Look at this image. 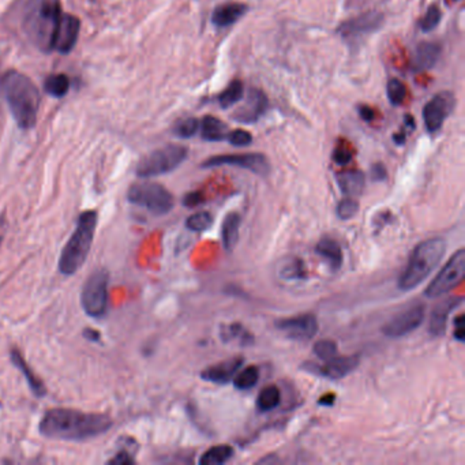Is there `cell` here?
Here are the masks:
<instances>
[{
    "label": "cell",
    "mask_w": 465,
    "mask_h": 465,
    "mask_svg": "<svg viewBox=\"0 0 465 465\" xmlns=\"http://www.w3.org/2000/svg\"><path fill=\"white\" fill-rule=\"evenodd\" d=\"M114 422L107 413H89L71 408H52L41 418L40 434L49 440L81 442L105 434Z\"/></svg>",
    "instance_id": "cell-1"
},
{
    "label": "cell",
    "mask_w": 465,
    "mask_h": 465,
    "mask_svg": "<svg viewBox=\"0 0 465 465\" xmlns=\"http://www.w3.org/2000/svg\"><path fill=\"white\" fill-rule=\"evenodd\" d=\"M0 93L20 128H32L36 124L40 93L29 77L17 70L6 71L0 78Z\"/></svg>",
    "instance_id": "cell-2"
},
{
    "label": "cell",
    "mask_w": 465,
    "mask_h": 465,
    "mask_svg": "<svg viewBox=\"0 0 465 465\" xmlns=\"http://www.w3.org/2000/svg\"><path fill=\"white\" fill-rule=\"evenodd\" d=\"M99 215L96 210L82 212L77 227L61 250L58 269L64 276H73L86 261L97 228Z\"/></svg>",
    "instance_id": "cell-3"
},
{
    "label": "cell",
    "mask_w": 465,
    "mask_h": 465,
    "mask_svg": "<svg viewBox=\"0 0 465 465\" xmlns=\"http://www.w3.org/2000/svg\"><path fill=\"white\" fill-rule=\"evenodd\" d=\"M445 251L446 243L442 238H433L419 243L399 277V288L401 291H411L419 286L442 261Z\"/></svg>",
    "instance_id": "cell-4"
},
{
    "label": "cell",
    "mask_w": 465,
    "mask_h": 465,
    "mask_svg": "<svg viewBox=\"0 0 465 465\" xmlns=\"http://www.w3.org/2000/svg\"><path fill=\"white\" fill-rule=\"evenodd\" d=\"M61 16L58 0H30L26 28L36 44L47 51L52 49V41Z\"/></svg>",
    "instance_id": "cell-5"
},
{
    "label": "cell",
    "mask_w": 465,
    "mask_h": 465,
    "mask_svg": "<svg viewBox=\"0 0 465 465\" xmlns=\"http://www.w3.org/2000/svg\"><path fill=\"white\" fill-rule=\"evenodd\" d=\"M127 201L145 207L152 215L162 216L174 209V195L164 186L155 182L134 183L127 191Z\"/></svg>",
    "instance_id": "cell-6"
},
{
    "label": "cell",
    "mask_w": 465,
    "mask_h": 465,
    "mask_svg": "<svg viewBox=\"0 0 465 465\" xmlns=\"http://www.w3.org/2000/svg\"><path fill=\"white\" fill-rule=\"evenodd\" d=\"M187 155L186 146L167 145L142 159L137 165V175L142 179H149L169 174L187 159Z\"/></svg>",
    "instance_id": "cell-7"
},
{
    "label": "cell",
    "mask_w": 465,
    "mask_h": 465,
    "mask_svg": "<svg viewBox=\"0 0 465 465\" xmlns=\"http://www.w3.org/2000/svg\"><path fill=\"white\" fill-rule=\"evenodd\" d=\"M108 270L99 267L86 279L81 291V306L85 314L90 318H102L108 311Z\"/></svg>",
    "instance_id": "cell-8"
},
{
    "label": "cell",
    "mask_w": 465,
    "mask_h": 465,
    "mask_svg": "<svg viewBox=\"0 0 465 465\" xmlns=\"http://www.w3.org/2000/svg\"><path fill=\"white\" fill-rule=\"evenodd\" d=\"M465 274V250L456 251L450 260L444 265L441 272L425 288V296L428 299H437L444 296L449 291L463 282Z\"/></svg>",
    "instance_id": "cell-9"
},
{
    "label": "cell",
    "mask_w": 465,
    "mask_h": 465,
    "mask_svg": "<svg viewBox=\"0 0 465 465\" xmlns=\"http://www.w3.org/2000/svg\"><path fill=\"white\" fill-rule=\"evenodd\" d=\"M238 167L247 169L255 175L266 176L270 171L267 159L261 153H242V155H222L209 157L203 162V168H215V167Z\"/></svg>",
    "instance_id": "cell-10"
},
{
    "label": "cell",
    "mask_w": 465,
    "mask_h": 465,
    "mask_svg": "<svg viewBox=\"0 0 465 465\" xmlns=\"http://www.w3.org/2000/svg\"><path fill=\"white\" fill-rule=\"evenodd\" d=\"M425 317V304H415L403 313L397 314L396 317H393L387 324H385L382 332L385 336L392 339L404 337L423 324Z\"/></svg>",
    "instance_id": "cell-11"
},
{
    "label": "cell",
    "mask_w": 465,
    "mask_h": 465,
    "mask_svg": "<svg viewBox=\"0 0 465 465\" xmlns=\"http://www.w3.org/2000/svg\"><path fill=\"white\" fill-rule=\"evenodd\" d=\"M454 108V96L452 92H441L427 102L423 109V119L428 133L434 134L441 130L447 116Z\"/></svg>",
    "instance_id": "cell-12"
},
{
    "label": "cell",
    "mask_w": 465,
    "mask_h": 465,
    "mask_svg": "<svg viewBox=\"0 0 465 465\" xmlns=\"http://www.w3.org/2000/svg\"><path fill=\"white\" fill-rule=\"evenodd\" d=\"M274 326L295 342H308L318 332V321L314 314H302L296 317L277 320Z\"/></svg>",
    "instance_id": "cell-13"
},
{
    "label": "cell",
    "mask_w": 465,
    "mask_h": 465,
    "mask_svg": "<svg viewBox=\"0 0 465 465\" xmlns=\"http://www.w3.org/2000/svg\"><path fill=\"white\" fill-rule=\"evenodd\" d=\"M359 366V356H334L332 359L325 361L324 364L306 363L302 366L303 370H307L311 374L318 377H325L329 380H342L356 370Z\"/></svg>",
    "instance_id": "cell-14"
},
{
    "label": "cell",
    "mask_w": 465,
    "mask_h": 465,
    "mask_svg": "<svg viewBox=\"0 0 465 465\" xmlns=\"http://www.w3.org/2000/svg\"><path fill=\"white\" fill-rule=\"evenodd\" d=\"M384 23V16L378 11H370L356 18L346 20L340 28L339 33L345 40H358L366 35L375 32Z\"/></svg>",
    "instance_id": "cell-15"
},
{
    "label": "cell",
    "mask_w": 465,
    "mask_h": 465,
    "mask_svg": "<svg viewBox=\"0 0 465 465\" xmlns=\"http://www.w3.org/2000/svg\"><path fill=\"white\" fill-rule=\"evenodd\" d=\"M80 28L81 23L77 17L70 14H63L54 36L52 49L61 54H68L77 44Z\"/></svg>",
    "instance_id": "cell-16"
},
{
    "label": "cell",
    "mask_w": 465,
    "mask_h": 465,
    "mask_svg": "<svg viewBox=\"0 0 465 465\" xmlns=\"http://www.w3.org/2000/svg\"><path fill=\"white\" fill-rule=\"evenodd\" d=\"M267 108V97L258 89H251L247 95V100L235 112L232 119L247 124L258 121Z\"/></svg>",
    "instance_id": "cell-17"
},
{
    "label": "cell",
    "mask_w": 465,
    "mask_h": 465,
    "mask_svg": "<svg viewBox=\"0 0 465 465\" xmlns=\"http://www.w3.org/2000/svg\"><path fill=\"white\" fill-rule=\"evenodd\" d=\"M244 363L242 356H234L231 359L223 361L220 363L213 364L203 370L201 373V378L203 381L212 382V384L225 385L234 380L236 373Z\"/></svg>",
    "instance_id": "cell-18"
},
{
    "label": "cell",
    "mask_w": 465,
    "mask_h": 465,
    "mask_svg": "<svg viewBox=\"0 0 465 465\" xmlns=\"http://www.w3.org/2000/svg\"><path fill=\"white\" fill-rule=\"evenodd\" d=\"M463 304V298L461 296H454L445 299L444 302L435 306V308L431 313L430 318V325H428V332L434 337H440L445 333L446 325H447V318L453 310H456L459 306Z\"/></svg>",
    "instance_id": "cell-19"
},
{
    "label": "cell",
    "mask_w": 465,
    "mask_h": 465,
    "mask_svg": "<svg viewBox=\"0 0 465 465\" xmlns=\"http://www.w3.org/2000/svg\"><path fill=\"white\" fill-rule=\"evenodd\" d=\"M442 48L440 44L435 42H422L418 45L413 61H412V70L413 71H425L433 68L437 61H440Z\"/></svg>",
    "instance_id": "cell-20"
},
{
    "label": "cell",
    "mask_w": 465,
    "mask_h": 465,
    "mask_svg": "<svg viewBox=\"0 0 465 465\" xmlns=\"http://www.w3.org/2000/svg\"><path fill=\"white\" fill-rule=\"evenodd\" d=\"M315 253L324 260L330 270L337 272L344 262V255L340 244L332 238L324 236L315 246Z\"/></svg>",
    "instance_id": "cell-21"
},
{
    "label": "cell",
    "mask_w": 465,
    "mask_h": 465,
    "mask_svg": "<svg viewBox=\"0 0 465 465\" xmlns=\"http://www.w3.org/2000/svg\"><path fill=\"white\" fill-rule=\"evenodd\" d=\"M247 6L243 3H225L215 8L212 22L217 28H228L242 18L247 13Z\"/></svg>",
    "instance_id": "cell-22"
},
{
    "label": "cell",
    "mask_w": 465,
    "mask_h": 465,
    "mask_svg": "<svg viewBox=\"0 0 465 465\" xmlns=\"http://www.w3.org/2000/svg\"><path fill=\"white\" fill-rule=\"evenodd\" d=\"M10 359H11V362L14 363V366L20 370V373L23 374V377H25L26 382L29 385L30 390L33 392V394H35L36 397H39V399L44 397V396L47 394L45 385H44V382L41 381L40 378L32 371L30 366H29L28 362L25 361V358L22 356V354H20L17 348H11V351H10Z\"/></svg>",
    "instance_id": "cell-23"
},
{
    "label": "cell",
    "mask_w": 465,
    "mask_h": 465,
    "mask_svg": "<svg viewBox=\"0 0 465 465\" xmlns=\"http://www.w3.org/2000/svg\"><path fill=\"white\" fill-rule=\"evenodd\" d=\"M336 181L345 197H352V198L361 195L366 186V176L363 172L356 169L337 174Z\"/></svg>",
    "instance_id": "cell-24"
},
{
    "label": "cell",
    "mask_w": 465,
    "mask_h": 465,
    "mask_svg": "<svg viewBox=\"0 0 465 465\" xmlns=\"http://www.w3.org/2000/svg\"><path fill=\"white\" fill-rule=\"evenodd\" d=\"M241 224H242V217L236 212H231L224 219L222 238H223L224 248L227 251H232L239 241Z\"/></svg>",
    "instance_id": "cell-25"
},
{
    "label": "cell",
    "mask_w": 465,
    "mask_h": 465,
    "mask_svg": "<svg viewBox=\"0 0 465 465\" xmlns=\"http://www.w3.org/2000/svg\"><path fill=\"white\" fill-rule=\"evenodd\" d=\"M227 124L215 116H205L201 121V135L207 142H220L227 138Z\"/></svg>",
    "instance_id": "cell-26"
},
{
    "label": "cell",
    "mask_w": 465,
    "mask_h": 465,
    "mask_svg": "<svg viewBox=\"0 0 465 465\" xmlns=\"http://www.w3.org/2000/svg\"><path fill=\"white\" fill-rule=\"evenodd\" d=\"M222 340L224 343H238L247 346L254 344V336L241 324L227 325L222 327Z\"/></svg>",
    "instance_id": "cell-27"
},
{
    "label": "cell",
    "mask_w": 465,
    "mask_h": 465,
    "mask_svg": "<svg viewBox=\"0 0 465 465\" xmlns=\"http://www.w3.org/2000/svg\"><path fill=\"white\" fill-rule=\"evenodd\" d=\"M234 456V447L229 445H217L210 447L200 459L201 465H222L231 460Z\"/></svg>",
    "instance_id": "cell-28"
},
{
    "label": "cell",
    "mask_w": 465,
    "mask_h": 465,
    "mask_svg": "<svg viewBox=\"0 0 465 465\" xmlns=\"http://www.w3.org/2000/svg\"><path fill=\"white\" fill-rule=\"evenodd\" d=\"M282 401V392L276 385L265 386L257 397V406L260 411L267 412L277 408Z\"/></svg>",
    "instance_id": "cell-29"
},
{
    "label": "cell",
    "mask_w": 465,
    "mask_h": 465,
    "mask_svg": "<svg viewBox=\"0 0 465 465\" xmlns=\"http://www.w3.org/2000/svg\"><path fill=\"white\" fill-rule=\"evenodd\" d=\"M244 96V85L242 81L239 80H234L231 82L227 89L223 90L219 96V104L224 109L231 108L232 105H235L236 102H241Z\"/></svg>",
    "instance_id": "cell-30"
},
{
    "label": "cell",
    "mask_w": 465,
    "mask_h": 465,
    "mask_svg": "<svg viewBox=\"0 0 465 465\" xmlns=\"http://www.w3.org/2000/svg\"><path fill=\"white\" fill-rule=\"evenodd\" d=\"M279 276L283 280H302L306 277L304 265L299 258H288L279 266Z\"/></svg>",
    "instance_id": "cell-31"
},
{
    "label": "cell",
    "mask_w": 465,
    "mask_h": 465,
    "mask_svg": "<svg viewBox=\"0 0 465 465\" xmlns=\"http://www.w3.org/2000/svg\"><path fill=\"white\" fill-rule=\"evenodd\" d=\"M70 87V80L64 74H56V76H49L47 81L44 82V89L45 92L56 99H61L63 96L67 95Z\"/></svg>",
    "instance_id": "cell-32"
},
{
    "label": "cell",
    "mask_w": 465,
    "mask_h": 465,
    "mask_svg": "<svg viewBox=\"0 0 465 465\" xmlns=\"http://www.w3.org/2000/svg\"><path fill=\"white\" fill-rule=\"evenodd\" d=\"M260 381V370L257 366H248L234 377V385L239 390L253 389Z\"/></svg>",
    "instance_id": "cell-33"
},
{
    "label": "cell",
    "mask_w": 465,
    "mask_h": 465,
    "mask_svg": "<svg viewBox=\"0 0 465 465\" xmlns=\"http://www.w3.org/2000/svg\"><path fill=\"white\" fill-rule=\"evenodd\" d=\"M386 95L389 102L394 107H399L404 102L406 97V86L400 80H390L386 85Z\"/></svg>",
    "instance_id": "cell-34"
},
{
    "label": "cell",
    "mask_w": 465,
    "mask_h": 465,
    "mask_svg": "<svg viewBox=\"0 0 465 465\" xmlns=\"http://www.w3.org/2000/svg\"><path fill=\"white\" fill-rule=\"evenodd\" d=\"M213 224V216L209 212H198L195 215H191L186 220V227L193 232H203L209 229Z\"/></svg>",
    "instance_id": "cell-35"
},
{
    "label": "cell",
    "mask_w": 465,
    "mask_h": 465,
    "mask_svg": "<svg viewBox=\"0 0 465 465\" xmlns=\"http://www.w3.org/2000/svg\"><path fill=\"white\" fill-rule=\"evenodd\" d=\"M200 128V121L195 118H187L179 121L174 127V134L179 138H191L197 134Z\"/></svg>",
    "instance_id": "cell-36"
},
{
    "label": "cell",
    "mask_w": 465,
    "mask_h": 465,
    "mask_svg": "<svg viewBox=\"0 0 465 465\" xmlns=\"http://www.w3.org/2000/svg\"><path fill=\"white\" fill-rule=\"evenodd\" d=\"M441 18H442L441 8H440L437 4L430 6L428 10H427V13L425 14V17L421 20V29H422L425 33H428V32L434 30V29L440 25Z\"/></svg>",
    "instance_id": "cell-37"
},
{
    "label": "cell",
    "mask_w": 465,
    "mask_h": 465,
    "mask_svg": "<svg viewBox=\"0 0 465 465\" xmlns=\"http://www.w3.org/2000/svg\"><path fill=\"white\" fill-rule=\"evenodd\" d=\"M336 212L342 220H351L359 212V203L352 197H345L344 200H342L337 205Z\"/></svg>",
    "instance_id": "cell-38"
},
{
    "label": "cell",
    "mask_w": 465,
    "mask_h": 465,
    "mask_svg": "<svg viewBox=\"0 0 465 465\" xmlns=\"http://www.w3.org/2000/svg\"><path fill=\"white\" fill-rule=\"evenodd\" d=\"M314 354L321 361L332 359L337 355V344L332 340H320L314 344Z\"/></svg>",
    "instance_id": "cell-39"
},
{
    "label": "cell",
    "mask_w": 465,
    "mask_h": 465,
    "mask_svg": "<svg viewBox=\"0 0 465 465\" xmlns=\"http://www.w3.org/2000/svg\"><path fill=\"white\" fill-rule=\"evenodd\" d=\"M227 140L234 146H248L253 142V135L246 130H234L227 134Z\"/></svg>",
    "instance_id": "cell-40"
},
{
    "label": "cell",
    "mask_w": 465,
    "mask_h": 465,
    "mask_svg": "<svg viewBox=\"0 0 465 465\" xmlns=\"http://www.w3.org/2000/svg\"><path fill=\"white\" fill-rule=\"evenodd\" d=\"M352 150L346 146H340L333 153V162L339 165H345L352 160Z\"/></svg>",
    "instance_id": "cell-41"
},
{
    "label": "cell",
    "mask_w": 465,
    "mask_h": 465,
    "mask_svg": "<svg viewBox=\"0 0 465 465\" xmlns=\"http://www.w3.org/2000/svg\"><path fill=\"white\" fill-rule=\"evenodd\" d=\"M135 460L134 457L130 454V452H127L126 449L121 450L114 459H111L108 461V464H116V465H127V464H134Z\"/></svg>",
    "instance_id": "cell-42"
},
{
    "label": "cell",
    "mask_w": 465,
    "mask_h": 465,
    "mask_svg": "<svg viewBox=\"0 0 465 465\" xmlns=\"http://www.w3.org/2000/svg\"><path fill=\"white\" fill-rule=\"evenodd\" d=\"M454 339L460 343H464L465 340V327H464V314H459L454 320Z\"/></svg>",
    "instance_id": "cell-43"
},
{
    "label": "cell",
    "mask_w": 465,
    "mask_h": 465,
    "mask_svg": "<svg viewBox=\"0 0 465 465\" xmlns=\"http://www.w3.org/2000/svg\"><path fill=\"white\" fill-rule=\"evenodd\" d=\"M203 203V193L200 191H193V193H188L184 198H183V205L187 206V207H194V206H198Z\"/></svg>",
    "instance_id": "cell-44"
},
{
    "label": "cell",
    "mask_w": 465,
    "mask_h": 465,
    "mask_svg": "<svg viewBox=\"0 0 465 465\" xmlns=\"http://www.w3.org/2000/svg\"><path fill=\"white\" fill-rule=\"evenodd\" d=\"M371 178L375 182H381V181H385L387 178V171H386L384 164L378 162V164H374L373 165V168H371Z\"/></svg>",
    "instance_id": "cell-45"
},
{
    "label": "cell",
    "mask_w": 465,
    "mask_h": 465,
    "mask_svg": "<svg viewBox=\"0 0 465 465\" xmlns=\"http://www.w3.org/2000/svg\"><path fill=\"white\" fill-rule=\"evenodd\" d=\"M83 337L87 339L89 342L99 343L102 336H100V332H97V330H95V329H92V327H86V329L83 330Z\"/></svg>",
    "instance_id": "cell-46"
},
{
    "label": "cell",
    "mask_w": 465,
    "mask_h": 465,
    "mask_svg": "<svg viewBox=\"0 0 465 465\" xmlns=\"http://www.w3.org/2000/svg\"><path fill=\"white\" fill-rule=\"evenodd\" d=\"M359 114H361V118L366 121H371L375 118L374 111L371 108H368V107H361L359 108Z\"/></svg>",
    "instance_id": "cell-47"
},
{
    "label": "cell",
    "mask_w": 465,
    "mask_h": 465,
    "mask_svg": "<svg viewBox=\"0 0 465 465\" xmlns=\"http://www.w3.org/2000/svg\"><path fill=\"white\" fill-rule=\"evenodd\" d=\"M7 228H8V222L6 219L4 215H0V246L4 241V236L7 234Z\"/></svg>",
    "instance_id": "cell-48"
},
{
    "label": "cell",
    "mask_w": 465,
    "mask_h": 465,
    "mask_svg": "<svg viewBox=\"0 0 465 465\" xmlns=\"http://www.w3.org/2000/svg\"><path fill=\"white\" fill-rule=\"evenodd\" d=\"M334 401H336V396H334L333 393H327V394H325V396H322V397L320 399L318 404L332 406V405L334 404Z\"/></svg>",
    "instance_id": "cell-49"
}]
</instances>
